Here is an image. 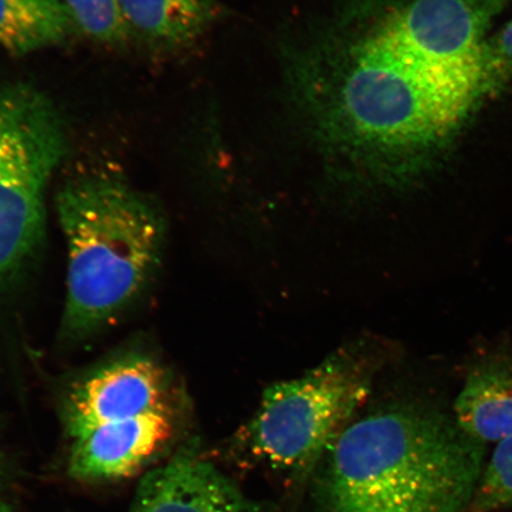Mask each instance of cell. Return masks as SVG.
Listing matches in <instances>:
<instances>
[{
	"mask_svg": "<svg viewBox=\"0 0 512 512\" xmlns=\"http://www.w3.org/2000/svg\"><path fill=\"white\" fill-rule=\"evenodd\" d=\"M174 433L171 407L136 418L108 422L74 439L69 473L81 480H112L134 475Z\"/></svg>",
	"mask_w": 512,
	"mask_h": 512,
	"instance_id": "9",
	"label": "cell"
},
{
	"mask_svg": "<svg viewBox=\"0 0 512 512\" xmlns=\"http://www.w3.org/2000/svg\"><path fill=\"white\" fill-rule=\"evenodd\" d=\"M130 512H270L232 478L185 448L156 467L138 486Z\"/></svg>",
	"mask_w": 512,
	"mask_h": 512,
	"instance_id": "8",
	"label": "cell"
},
{
	"mask_svg": "<svg viewBox=\"0 0 512 512\" xmlns=\"http://www.w3.org/2000/svg\"><path fill=\"white\" fill-rule=\"evenodd\" d=\"M75 29L63 0H0V48L15 55L55 46Z\"/></svg>",
	"mask_w": 512,
	"mask_h": 512,
	"instance_id": "12",
	"label": "cell"
},
{
	"mask_svg": "<svg viewBox=\"0 0 512 512\" xmlns=\"http://www.w3.org/2000/svg\"><path fill=\"white\" fill-rule=\"evenodd\" d=\"M373 360L361 351H339L297 379L265 390L241 434L248 456L275 471L310 469L323 458L373 384Z\"/></svg>",
	"mask_w": 512,
	"mask_h": 512,
	"instance_id": "4",
	"label": "cell"
},
{
	"mask_svg": "<svg viewBox=\"0 0 512 512\" xmlns=\"http://www.w3.org/2000/svg\"><path fill=\"white\" fill-rule=\"evenodd\" d=\"M128 31L162 47L200 36L215 16L214 0H120Z\"/></svg>",
	"mask_w": 512,
	"mask_h": 512,
	"instance_id": "11",
	"label": "cell"
},
{
	"mask_svg": "<svg viewBox=\"0 0 512 512\" xmlns=\"http://www.w3.org/2000/svg\"><path fill=\"white\" fill-rule=\"evenodd\" d=\"M56 209L68 247L63 328L85 337L143 291L158 264L163 220L142 192L107 171L70 179Z\"/></svg>",
	"mask_w": 512,
	"mask_h": 512,
	"instance_id": "2",
	"label": "cell"
},
{
	"mask_svg": "<svg viewBox=\"0 0 512 512\" xmlns=\"http://www.w3.org/2000/svg\"><path fill=\"white\" fill-rule=\"evenodd\" d=\"M0 512H8V511H6V509L3 507V505H2V504H0Z\"/></svg>",
	"mask_w": 512,
	"mask_h": 512,
	"instance_id": "16",
	"label": "cell"
},
{
	"mask_svg": "<svg viewBox=\"0 0 512 512\" xmlns=\"http://www.w3.org/2000/svg\"><path fill=\"white\" fill-rule=\"evenodd\" d=\"M510 2L403 0L375 24L395 47L432 67L488 79L484 37Z\"/></svg>",
	"mask_w": 512,
	"mask_h": 512,
	"instance_id": "6",
	"label": "cell"
},
{
	"mask_svg": "<svg viewBox=\"0 0 512 512\" xmlns=\"http://www.w3.org/2000/svg\"><path fill=\"white\" fill-rule=\"evenodd\" d=\"M460 430L479 443H501L512 437V360L494 355L466 376L454 405Z\"/></svg>",
	"mask_w": 512,
	"mask_h": 512,
	"instance_id": "10",
	"label": "cell"
},
{
	"mask_svg": "<svg viewBox=\"0 0 512 512\" xmlns=\"http://www.w3.org/2000/svg\"><path fill=\"white\" fill-rule=\"evenodd\" d=\"M75 28L96 41L118 43L128 31L120 0H63Z\"/></svg>",
	"mask_w": 512,
	"mask_h": 512,
	"instance_id": "13",
	"label": "cell"
},
{
	"mask_svg": "<svg viewBox=\"0 0 512 512\" xmlns=\"http://www.w3.org/2000/svg\"><path fill=\"white\" fill-rule=\"evenodd\" d=\"M512 504V437L498 443L480 478L469 512H490Z\"/></svg>",
	"mask_w": 512,
	"mask_h": 512,
	"instance_id": "14",
	"label": "cell"
},
{
	"mask_svg": "<svg viewBox=\"0 0 512 512\" xmlns=\"http://www.w3.org/2000/svg\"><path fill=\"white\" fill-rule=\"evenodd\" d=\"M332 119L364 152L401 156L443 142L478 96L476 81L427 66L374 29L339 54Z\"/></svg>",
	"mask_w": 512,
	"mask_h": 512,
	"instance_id": "3",
	"label": "cell"
},
{
	"mask_svg": "<svg viewBox=\"0 0 512 512\" xmlns=\"http://www.w3.org/2000/svg\"><path fill=\"white\" fill-rule=\"evenodd\" d=\"M483 57L489 82L494 72L512 66V21L498 32L494 40L485 42Z\"/></svg>",
	"mask_w": 512,
	"mask_h": 512,
	"instance_id": "15",
	"label": "cell"
},
{
	"mask_svg": "<svg viewBox=\"0 0 512 512\" xmlns=\"http://www.w3.org/2000/svg\"><path fill=\"white\" fill-rule=\"evenodd\" d=\"M66 125L34 86H0V287L15 279L43 238L44 196L67 153Z\"/></svg>",
	"mask_w": 512,
	"mask_h": 512,
	"instance_id": "5",
	"label": "cell"
},
{
	"mask_svg": "<svg viewBox=\"0 0 512 512\" xmlns=\"http://www.w3.org/2000/svg\"><path fill=\"white\" fill-rule=\"evenodd\" d=\"M162 368L145 356H132L95 371L70 390L64 422L73 440L108 422L168 406Z\"/></svg>",
	"mask_w": 512,
	"mask_h": 512,
	"instance_id": "7",
	"label": "cell"
},
{
	"mask_svg": "<svg viewBox=\"0 0 512 512\" xmlns=\"http://www.w3.org/2000/svg\"><path fill=\"white\" fill-rule=\"evenodd\" d=\"M485 444L434 408L398 403L350 422L320 462V512H469Z\"/></svg>",
	"mask_w": 512,
	"mask_h": 512,
	"instance_id": "1",
	"label": "cell"
}]
</instances>
